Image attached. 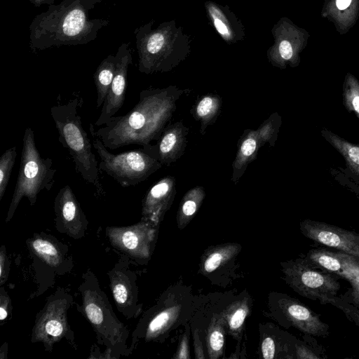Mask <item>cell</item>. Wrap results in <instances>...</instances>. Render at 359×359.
<instances>
[{
    "instance_id": "obj_1",
    "label": "cell",
    "mask_w": 359,
    "mask_h": 359,
    "mask_svg": "<svg viewBox=\"0 0 359 359\" xmlns=\"http://www.w3.org/2000/svg\"><path fill=\"white\" fill-rule=\"evenodd\" d=\"M184 92L174 86L144 90L137 103L127 114L111 117L97 129L90 123V131L108 149L130 144L148 145L158 140Z\"/></svg>"
},
{
    "instance_id": "obj_2",
    "label": "cell",
    "mask_w": 359,
    "mask_h": 359,
    "mask_svg": "<svg viewBox=\"0 0 359 359\" xmlns=\"http://www.w3.org/2000/svg\"><path fill=\"white\" fill-rule=\"evenodd\" d=\"M93 8L86 0H63L48 6L36 15L29 27V48L34 53L62 46L86 45L94 41L98 32L109 24L101 18L90 19Z\"/></svg>"
},
{
    "instance_id": "obj_3",
    "label": "cell",
    "mask_w": 359,
    "mask_h": 359,
    "mask_svg": "<svg viewBox=\"0 0 359 359\" xmlns=\"http://www.w3.org/2000/svg\"><path fill=\"white\" fill-rule=\"evenodd\" d=\"M154 20L135 30L138 53V70L150 74L168 72L189 55L191 39L175 20L161 22L153 28Z\"/></svg>"
},
{
    "instance_id": "obj_4",
    "label": "cell",
    "mask_w": 359,
    "mask_h": 359,
    "mask_svg": "<svg viewBox=\"0 0 359 359\" xmlns=\"http://www.w3.org/2000/svg\"><path fill=\"white\" fill-rule=\"evenodd\" d=\"M79 98L76 97L68 102H59L50 107V115L58 132V140L69 153L75 170L83 180L93 185L99 194L104 193L99 178V167L93 142L83 129L78 113Z\"/></svg>"
},
{
    "instance_id": "obj_5",
    "label": "cell",
    "mask_w": 359,
    "mask_h": 359,
    "mask_svg": "<svg viewBox=\"0 0 359 359\" xmlns=\"http://www.w3.org/2000/svg\"><path fill=\"white\" fill-rule=\"evenodd\" d=\"M55 173L52 159L41 156L36 146L34 131L27 127L22 137L19 173L6 221L12 218L23 197L33 205L41 191L50 190Z\"/></svg>"
},
{
    "instance_id": "obj_6",
    "label": "cell",
    "mask_w": 359,
    "mask_h": 359,
    "mask_svg": "<svg viewBox=\"0 0 359 359\" xmlns=\"http://www.w3.org/2000/svg\"><path fill=\"white\" fill-rule=\"evenodd\" d=\"M90 134L93 147L100 158L99 170L106 172L123 187L144 182L162 167V164L143 148L112 154L93 133L90 132Z\"/></svg>"
},
{
    "instance_id": "obj_7",
    "label": "cell",
    "mask_w": 359,
    "mask_h": 359,
    "mask_svg": "<svg viewBox=\"0 0 359 359\" xmlns=\"http://www.w3.org/2000/svg\"><path fill=\"white\" fill-rule=\"evenodd\" d=\"M273 43L266 51L269 62L274 67L285 69L297 67L299 54L307 43L309 33L295 25L287 18H281L272 27Z\"/></svg>"
},
{
    "instance_id": "obj_8",
    "label": "cell",
    "mask_w": 359,
    "mask_h": 359,
    "mask_svg": "<svg viewBox=\"0 0 359 359\" xmlns=\"http://www.w3.org/2000/svg\"><path fill=\"white\" fill-rule=\"evenodd\" d=\"M82 293L86 315L96 331L112 346L123 344L126 330L101 293L92 289L85 290Z\"/></svg>"
},
{
    "instance_id": "obj_9",
    "label": "cell",
    "mask_w": 359,
    "mask_h": 359,
    "mask_svg": "<svg viewBox=\"0 0 359 359\" xmlns=\"http://www.w3.org/2000/svg\"><path fill=\"white\" fill-rule=\"evenodd\" d=\"M156 224L142 219L136 224L122 228H108L107 233L111 243L137 258H148L151 243L156 236Z\"/></svg>"
},
{
    "instance_id": "obj_10",
    "label": "cell",
    "mask_w": 359,
    "mask_h": 359,
    "mask_svg": "<svg viewBox=\"0 0 359 359\" xmlns=\"http://www.w3.org/2000/svg\"><path fill=\"white\" fill-rule=\"evenodd\" d=\"M115 55L114 76L100 116L95 123V127L104 125L121 108L125 100L128 70L133 63L130 43H123Z\"/></svg>"
},
{
    "instance_id": "obj_11",
    "label": "cell",
    "mask_w": 359,
    "mask_h": 359,
    "mask_svg": "<svg viewBox=\"0 0 359 359\" xmlns=\"http://www.w3.org/2000/svg\"><path fill=\"white\" fill-rule=\"evenodd\" d=\"M67 302L57 299L48 302L35 323L32 337L34 341L52 344L67 332L66 317Z\"/></svg>"
},
{
    "instance_id": "obj_12",
    "label": "cell",
    "mask_w": 359,
    "mask_h": 359,
    "mask_svg": "<svg viewBox=\"0 0 359 359\" xmlns=\"http://www.w3.org/2000/svg\"><path fill=\"white\" fill-rule=\"evenodd\" d=\"M188 131L182 121L175 122L164 128L156 144H149L142 148L162 165H170L183 155Z\"/></svg>"
},
{
    "instance_id": "obj_13",
    "label": "cell",
    "mask_w": 359,
    "mask_h": 359,
    "mask_svg": "<svg viewBox=\"0 0 359 359\" xmlns=\"http://www.w3.org/2000/svg\"><path fill=\"white\" fill-rule=\"evenodd\" d=\"M175 194L174 177L166 176L158 180L147 191L142 200V219L158 225L170 208Z\"/></svg>"
},
{
    "instance_id": "obj_14",
    "label": "cell",
    "mask_w": 359,
    "mask_h": 359,
    "mask_svg": "<svg viewBox=\"0 0 359 359\" xmlns=\"http://www.w3.org/2000/svg\"><path fill=\"white\" fill-rule=\"evenodd\" d=\"M204 6L210 22L226 43L235 44L244 39V25L227 5L208 0Z\"/></svg>"
},
{
    "instance_id": "obj_15",
    "label": "cell",
    "mask_w": 359,
    "mask_h": 359,
    "mask_svg": "<svg viewBox=\"0 0 359 359\" xmlns=\"http://www.w3.org/2000/svg\"><path fill=\"white\" fill-rule=\"evenodd\" d=\"M302 226L311 238L359 257V239L353 234L316 222H305Z\"/></svg>"
},
{
    "instance_id": "obj_16",
    "label": "cell",
    "mask_w": 359,
    "mask_h": 359,
    "mask_svg": "<svg viewBox=\"0 0 359 359\" xmlns=\"http://www.w3.org/2000/svg\"><path fill=\"white\" fill-rule=\"evenodd\" d=\"M57 219L72 235L77 236L83 227L85 215L72 188L65 185L60 189L55 198Z\"/></svg>"
},
{
    "instance_id": "obj_17",
    "label": "cell",
    "mask_w": 359,
    "mask_h": 359,
    "mask_svg": "<svg viewBox=\"0 0 359 359\" xmlns=\"http://www.w3.org/2000/svg\"><path fill=\"white\" fill-rule=\"evenodd\" d=\"M283 271L288 283L300 292H330L336 290L331 281L323 274L306 269L299 264H290Z\"/></svg>"
},
{
    "instance_id": "obj_18",
    "label": "cell",
    "mask_w": 359,
    "mask_h": 359,
    "mask_svg": "<svg viewBox=\"0 0 359 359\" xmlns=\"http://www.w3.org/2000/svg\"><path fill=\"white\" fill-rule=\"evenodd\" d=\"M262 146L257 130H244L238 141L236 156L232 164V182L237 184L248 165L256 159L257 152Z\"/></svg>"
},
{
    "instance_id": "obj_19",
    "label": "cell",
    "mask_w": 359,
    "mask_h": 359,
    "mask_svg": "<svg viewBox=\"0 0 359 359\" xmlns=\"http://www.w3.org/2000/svg\"><path fill=\"white\" fill-rule=\"evenodd\" d=\"M238 243H224L207 248L201 257L200 273L208 275L233 259L241 251Z\"/></svg>"
},
{
    "instance_id": "obj_20",
    "label": "cell",
    "mask_w": 359,
    "mask_h": 359,
    "mask_svg": "<svg viewBox=\"0 0 359 359\" xmlns=\"http://www.w3.org/2000/svg\"><path fill=\"white\" fill-rule=\"evenodd\" d=\"M222 105V98L215 93L203 95L193 105L191 113L201 123V134L204 135L206 128L216 121L221 112Z\"/></svg>"
},
{
    "instance_id": "obj_21",
    "label": "cell",
    "mask_w": 359,
    "mask_h": 359,
    "mask_svg": "<svg viewBox=\"0 0 359 359\" xmlns=\"http://www.w3.org/2000/svg\"><path fill=\"white\" fill-rule=\"evenodd\" d=\"M280 307L287 318L299 330L316 333L319 322L306 307L290 299H283L279 302Z\"/></svg>"
},
{
    "instance_id": "obj_22",
    "label": "cell",
    "mask_w": 359,
    "mask_h": 359,
    "mask_svg": "<svg viewBox=\"0 0 359 359\" xmlns=\"http://www.w3.org/2000/svg\"><path fill=\"white\" fill-rule=\"evenodd\" d=\"M250 311L248 299L237 300L229 304L220 314L229 334L236 339L241 338L243 325Z\"/></svg>"
},
{
    "instance_id": "obj_23",
    "label": "cell",
    "mask_w": 359,
    "mask_h": 359,
    "mask_svg": "<svg viewBox=\"0 0 359 359\" xmlns=\"http://www.w3.org/2000/svg\"><path fill=\"white\" fill-rule=\"evenodd\" d=\"M205 197V189L196 186L189 189L182 197L177 213V225L183 229L195 216Z\"/></svg>"
},
{
    "instance_id": "obj_24",
    "label": "cell",
    "mask_w": 359,
    "mask_h": 359,
    "mask_svg": "<svg viewBox=\"0 0 359 359\" xmlns=\"http://www.w3.org/2000/svg\"><path fill=\"white\" fill-rule=\"evenodd\" d=\"M116 69V55H109L99 65L93 75L97 90L96 107L102 106L110 89Z\"/></svg>"
},
{
    "instance_id": "obj_25",
    "label": "cell",
    "mask_w": 359,
    "mask_h": 359,
    "mask_svg": "<svg viewBox=\"0 0 359 359\" xmlns=\"http://www.w3.org/2000/svg\"><path fill=\"white\" fill-rule=\"evenodd\" d=\"M180 311V305H172L156 314L147 325L146 339H154L168 331L178 320Z\"/></svg>"
},
{
    "instance_id": "obj_26",
    "label": "cell",
    "mask_w": 359,
    "mask_h": 359,
    "mask_svg": "<svg viewBox=\"0 0 359 359\" xmlns=\"http://www.w3.org/2000/svg\"><path fill=\"white\" fill-rule=\"evenodd\" d=\"M226 325L221 314L212 317L207 329L206 342L210 359H217L223 354Z\"/></svg>"
},
{
    "instance_id": "obj_27",
    "label": "cell",
    "mask_w": 359,
    "mask_h": 359,
    "mask_svg": "<svg viewBox=\"0 0 359 359\" xmlns=\"http://www.w3.org/2000/svg\"><path fill=\"white\" fill-rule=\"evenodd\" d=\"M321 132L323 136L344 156L351 170L359 175V146L346 141L327 129Z\"/></svg>"
},
{
    "instance_id": "obj_28",
    "label": "cell",
    "mask_w": 359,
    "mask_h": 359,
    "mask_svg": "<svg viewBox=\"0 0 359 359\" xmlns=\"http://www.w3.org/2000/svg\"><path fill=\"white\" fill-rule=\"evenodd\" d=\"M29 245L34 253L47 264L55 267L60 264L61 253L51 241L41 237H36L30 241Z\"/></svg>"
},
{
    "instance_id": "obj_29",
    "label": "cell",
    "mask_w": 359,
    "mask_h": 359,
    "mask_svg": "<svg viewBox=\"0 0 359 359\" xmlns=\"http://www.w3.org/2000/svg\"><path fill=\"white\" fill-rule=\"evenodd\" d=\"M111 287L114 300L120 309H126L132 304V285L123 274L115 273L111 280Z\"/></svg>"
},
{
    "instance_id": "obj_30",
    "label": "cell",
    "mask_w": 359,
    "mask_h": 359,
    "mask_svg": "<svg viewBox=\"0 0 359 359\" xmlns=\"http://www.w3.org/2000/svg\"><path fill=\"white\" fill-rule=\"evenodd\" d=\"M17 156L15 146L7 149L0 157V201L8 184Z\"/></svg>"
},
{
    "instance_id": "obj_31",
    "label": "cell",
    "mask_w": 359,
    "mask_h": 359,
    "mask_svg": "<svg viewBox=\"0 0 359 359\" xmlns=\"http://www.w3.org/2000/svg\"><path fill=\"white\" fill-rule=\"evenodd\" d=\"M344 100L346 108L359 118V81L349 73L344 81Z\"/></svg>"
},
{
    "instance_id": "obj_32",
    "label": "cell",
    "mask_w": 359,
    "mask_h": 359,
    "mask_svg": "<svg viewBox=\"0 0 359 359\" xmlns=\"http://www.w3.org/2000/svg\"><path fill=\"white\" fill-rule=\"evenodd\" d=\"M280 123V116L273 113L259 126L257 131L263 145L266 142L270 147L274 145Z\"/></svg>"
},
{
    "instance_id": "obj_33",
    "label": "cell",
    "mask_w": 359,
    "mask_h": 359,
    "mask_svg": "<svg viewBox=\"0 0 359 359\" xmlns=\"http://www.w3.org/2000/svg\"><path fill=\"white\" fill-rule=\"evenodd\" d=\"M354 3L355 2L353 1V0H331L330 4L328 5V6L334 5V7L329 8L330 11H331L329 13L332 16L338 17L339 19L337 20V22H339L340 25H341L342 17H344L343 23L345 25V29L349 27V22L348 18H349L351 24H352L349 15L348 14V10H349V8H351L356 13L358 12L357 11L355 10L358 7V6L355 5ZM350 12L354 18L356 17L352 13L351 11ZM337 17L335 18V20Z\"/></svg>"
},
{
    "instance_id": "obj_34",
    "label": "cell",
    "mask_w": 359,
    "mask_h": 359,
    "mask_svg": "<svg viewBox=\"0 0 359 359\" xmlns=\"http://www.w3.org/2000/svg\"><path fill=\"white\" fill-rule=\"evenodd\" d=\"M314 257L316 262L320 266L329 271L339 272L343 269L339 260L330 255L326 253H319L317 254Z\"/></svg>"
},
{
    "instance_id": "obj_35",
    "label": "cell",
    "mask_w": 359,
    "mask_h": 359,
    "mask_svg": "<svg viewBox=\"0 0 359 359\" xmlns=\"http://www.w3.org/2000/svg\"><path fill=\"white\" fill-rule=\"evenodd\" d=\"M174 358H190L189 352V330H186L181 337L177 350L173 356Z\"/></svg>"
},
{
    "instance_id": "obj_36",
    "label": "cell",
    "mask_w": 359,
    "mask_h": 359,
    "mask_svg": "<svg viewBox=\"0 0 359 359\" xmlns=\"http://www.w3.org/2000/svg\"><path fill=\"white\" fill-rule=\"evenodd\" d=\"M262 357L264 359H273L276 354V344L271 337H264L261 341Z\"/></svg>"
},
{
    "instance_id": "obj_37",
    "label": "cell",
    "mask_w": 359,
    "mask_h": 359,
    "mask_svg": "<svg viewBox=\"0 0 359 359\" xmlns=\"http://www.w3.org/2000/svg\"><path fill=\"white\" fill-rule=\"evenodd\" d=\"M194 352L195 358L203 359L205 358L204 351L198 330H195L194 332Z\"/></svg>"
},
{
    "instance_id": "obj_38",
    "label": "cell",
    "mask_w": 359,
    "mask_h": 359,
    "mask_svg": "<svg viewBox=\"0 0 359 359\" xmlns=\"http://www.w3.org/2000/svg\"><path fill=\"white\" fill-rule=\"evenodd\" d=\"M10 299L6 294H4L2 290L1 294V306H0V320H5L8 315Z\"/></svg>"
},
{
    "instance_id": "obj_39",
    "label": "cell",
    "mask_w": 359,
    "mask_h": 359,
    "mask_svg": "<svg viewBox=\"0 0 359 359\" xmlns=\"http://www.w3.org/2000/svg\"><path fill=\"white\" fill-rule=\"evenodd\" d=\"M4 248H2L1 251V256H0V276H1V283L3 284L4 280L6 278H4V276H6V255L4 253Z\"/></svg>"
},
{
    "instance_id": "obj_40",
    "label": "cell",
    "mask_w": 359,
    "mask_h": 359,
    "mask_svg": "<svg viewBox=\"0 0 359 359\" xmlns=\"http://www.w3.org/2000/svg\"><path fill=\"white\" fill-rule=\"evenodd\" d=\"M34 6L39 7L42 4H47L48 6L54 4L55 0H29Z\"/></svg>"
},
{
    "instance_id": "obj_41",
    "label": "cell",
    "mask_w": 359,
    "mask_h": 359,
    "mask_svg": "<svg viewBox=\"0 0 359 359\" xmlns=\"http://www.w3.org/2000/svg\"><path fill=\"white\" fill-rule=\"evenodd\" d=\"M357 285L358 286V290H359V276L358 277Z\"/></svg>"
}]
</instances>
